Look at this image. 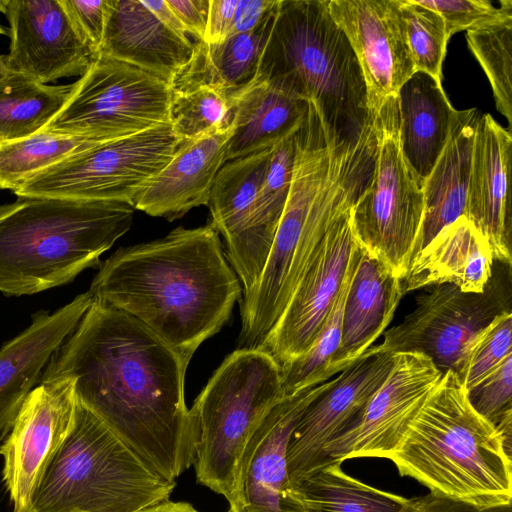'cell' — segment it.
I'll return each instance as SVG.
<instances>
[{
    "instance_id": "1",
    "label": "cell",
    "mask_w": 512,
    "mask_h": 512,
    "mask_svg": "<svg viewBox=\"0 0 512 512\" xmlns=\"http://www.w3.org/2000/svg\"><path fill=\"white\" fill-rule=\"evenodd\" d=\"M187 367L136 319L92 299L39 382L73 379L78 402L150 468L175 481L195 458L196 435L184 398Z\"/></svg>"
},
{
    "instance_id": "2",
    "label": "cell",
    "mask_w": 512,
    "mask_h": 512,
    "mask_svg": "<svg viewBox=\"0 0 512 512\" xmlns=\"http://www.w3.org/2000/svg\"><path fill=\"white\" fill-rule=\"evenodd\" d=\"M88 292L136 319L189 364L228 321L242 286L208 223L118 249L100 263Z\"/></svg>"
},
{
    "instance_id": "3",
    "label": "cell",
    "mask_w": 512,
    "mask_h": 512,
    "mask_svg": "<svg viewBox=\"0 0 512 512\" xmlns=\"http://www.w3.org/2000/svg\"><path fill=\"white\" fill-rule=\"evenodd\" d=\"M294 163L286 204L260 279L240 300L238 349L259 348L314 260L334 221L350 209L373 170L376 138L338 142L308 110L294 135Z\"/></svg>"
},
{
    "instance_id": "4",
    "label": "cell",
    "mask_w": 512,
    "mask_h": 512,
    "mask_svg": "<svg viewBox=\"0 0 512 512\" xmlns=\"http://www.w3.org/2000/svg\"><path fill=\"white\" fill-rule=\"evenodd\" d=\"M429 492L478 507L512 504V459L497 428L443 373L389 459Z\"/></svg>"
},
{
    "instance_id": "5",
    "label": "cell",
    "mask_w": 512,
    "mask_h": 512,
    "mask_svg": "<svg viewBox=\"0 0 512 512\" xmlns=\"http://www.w3.org/2000/svg\"><path fill=\"white\" fill-rule=\"evenodd\" d=\"M121 201L18 197L0 206V292L31 295L67 284L131 227Z\"/></svg>"
},
{
    "instance_id": "6",
    "label": "cell",
    "mask_w": 512,
    "mask_h": 512,
    "mask_svg": "<svg viewBox=\"0 0 512 512\" xmlns=\"http://www.w3.org/2000/svg\"><path fill=\"white\" fill-rule=\"evenodd\" d=\"M255 77L313 103L339 140H358L375 118L361 68L328 0H278Z\"/></svg>"
},
{
    "instance_id": "7",
    "label": "cell",
    "mask_w": 512,
    "mask_h": 512,
    "mask_svg": "<svg viewBox=\"0 0 512 512\" xmlns=\"http://www.w3.org/2000/svg\"><path fill=\"white\" fill-rule=\"evenodd\" d=\"M175 486L77 400L71 430L46 468L30 512H135L168 499Z\"/></svg>"
},
{
    "instance_id": "8",
    "label": "cell",
    "mask_w": 512,
    "mask_h": 512,
    "mask_svg": "<svg viewBox=\"0 0 512 512\" xmlns=\"http://www.w3.org/2000/svg\"><path fill=\"white\" fill-rule=\"evenodd\" d=\"M284 396L280 367L265 351L240 348L224 359L189 409L199 484L230 500L248 438Z\"/></svg>"
},
{
    "instance_id": "9",
    "label": "cell",
    "mask_w": 512,
    "mask_h": 512,
    "mask_svg": "<svg viewBox=\"0 0 512 512\" xmlns=\"http://www.w3.org/2000/svg\"><path fill=\"white\" fill-rule=\"evenodd\" d=\"M375 129L373 170L351 209L352 225L361 248L402 281L417 252L424 197L401 151L396 95L375 113Z\"/></svg>"
},
{
    "instance_id": "10",
    "label": "cell",
    "mask_w": 512,
    "mask_h": 512,
    "mask_svg": "<svg viewBox=\"0 0 512 512\" xmlns=\"http://www.w3.org/2000/svg\"><path fill=\"white\" fill-rule=\"evenodd\" d=\"M169 122L98 143L46 168L13 193L18 197L121 201L136 198L183 144Z\"/></svg>"
},
{
    "instance_id": "11",
    "label": "cell",
    "mask_w": 512,
    "mask_h": 512,
    "mask_svg": "<svg viewBox=\"0 0 512 512\" xmlns=\"http://www.w3.org/2000/svg\"><path fill=\"white\" fill-rule=\"evenodd\" d=\"M170 85L136 66L98 54L43 129L109 141L169 122Z\"/></svg>"
},
{
    "instance_id": "12",
    "label": "cell",
    "mask_w": 512,
    "mask_h": 512,
    "mask_svg": "<svg viewBox=\"0 0 512 512\" xmlns=\"http://www.w3.org/2000/svg\"><path fill=\"white\" fill-rule=\"evenodd\" d=\"M414 309L384 333L381 350L420 353L443 374L459 378L467 351L497 315L511 311L510 293L492 276L481 293L463 292L451 283L436 284L415 298Z\"/></svg>"
},
{
    "instance_id": "13",
    "label": "cell",
    "mask_w": 512,
    "mask_h": 512,
    "mask_svg": "<svg viewBox=\"0 0 512 512\" xmlns=\"http://www.w3.org/2000/svg\"><path fill=\"white\" fill-rule=\"evenodd\" d=\"M334 378L284 396L262 418L238 460L228 512H304L289 481L287 448L305 409Z\"/></svg>"
},
{
    "instance_id": "14",
    "label": "cell",
    "mask_w": 512,
    "mask_h": 512,
    "mask_svg": "<svg viewBox=\"0 0 512 512\" xmlns=\"http://www.w3.org/2000/svg\"><path fill=\"white\" fill-rule=\"evenodd\" d=\"M76 404L68 377L39 382L24 400L0 447L13 512H30L38 484L71 430Z\"/></svg>"
},
{
    "instance_id": "15",
    "label": "cell",
    "mask_w": 512,
    "mask_h": 512,
    "mask_svg": "<svg viewBox=\"0 0 512 512\" xmlns=\"http://www.w3.org/2000/svg\"><path fill=\"white\" fill-rule=\"evenodd\" d=\"M396 353L370 347L334 378L333 384L305 409L287 448V471L291 487L326 464L325 446L349 429L385 383Z\"/></svg>"
},
{
    "instance_id": "16",
    "label": "cell",
    "mask_w": 512,
    "mask_h": 512,
    "mask_svg": "<svg viewBox=\"0 0 512 512\" xmlns=\"http://www.w3.org/2000/svg\"><path fill=\"white\" fill-rule=\"evenodd\" d=\"M442 375L420 353H396L389 377L358 420L325 446L326 463L354 458L389 459Z\"/></svg>"
},
{
    "instance_id": "17",
    "label": "cell",
    "mask_w": 512,
    "mask_h": 512,
    "mask_svg": "<svg viewBox=\"0 0 512 512\" xmlns=\"http://www.w3.org/2000/svg\"><path fill=\"white\" fill-rule=\"evenodd\" d=\"M352 207L330 226L283 313L259 346L280 368L310 348L337 298L358 244L352 225Z\"/></svg>"
},
{
    "instance_id": "18",
    "label": "cell",
    "mask_w": 512,
    "mask_h": 512,
    "mask_svg": "<svg viewBox=\"0 0 512 512\" xmlns=\"http://www.w3.org/2000/svg\"><path fill=\"white\" fill-rule=\"evenodd\" d=\"M10 48L7 71L41 84L82 76L97 54L72 20L62 0H8Z\"/></svg>"
},
{
    "instance_id": "19",
    "label": "cell",
    "mask_w": 512,
    "mask_h": 512,
    "mask_svg": "<svg viewBox=\"0 0 512 512\" xmlns=\"http://www.w3.org/2000/svg\"><path fill=\"white\" fill-rule=\"evenodd\" d=\"M361 68L367 105L376 113L414 74L399 0H328Z\"/></svg>"
},
{
    "instance_id": "20",
    "label": "cell",
    "mask_w": 512,
    "mask_h": 512,
    "mask_svg": "<svg viewBox=\"0 0 512 512\" xmlns=\"http://www.w3.org/2000/svg\"><path fill=\"white\" fill-rule=\"evenodd\" d=\"M512 135L490 114L478 120L464 216L488 239L494 260L511 266Z\"/></svg>"
},
{
    "instance_id": "21",
    "label": "cell",
    "mask_w": 512,
    "mask_h": 512,
    "mask_svg": "<svg viewBox=\"0 0 512 512\" xmlns=\"http://www.w3.org/2000/svg\"><path fill=\"white\" fill-rule=\"evenodd\" d=\"M92 303L87 291L53 313L38 311L31 324L0 349V441L10 432L50 357L75 329Z\"/></svg>"
},
{
    "instance_id": "22",
    "label": "cell",
    "mask_w": 512,
    "mask_h": 512,
    "mask_svg": "<svg viewBox=\"0 0 512 512\" xmlns=\"http://www.w3.org/2000/svg\"><path fill=\"white\" fill-rule=\"evenodd\" d=\"M232 123L184 141L168 164L134 202L148 215L169 221L208 205L213 182L225 162Z\"/></svg>"
},
{
    "instance_id": "23",
    "label": "cell",
    "mask_w": 512,
    "mask_h": 512,
    "mask_svg": "<svg viewBox=\"0 0 512 512\" xmlns=\"http://www.w3.org/2000/svg\"><path fill=\"white\" fill-rule=\"evenodd\" d=\"M193 43L141 0H110L99 54L147 71L169 85L189 60Z\"/></svg>"
},
{
    "instance_id": "24",
    "label": "cell",
    "mask_w": 512,
    "mask_h": 512,
    "mask_svg": "<svg viewBox=\"0 0 512 512\" xmlns=\"http://www.w3.org/2000/svg\"><path fill=\"white\" fill-rule=\"evenodd\" d=\"M403 295L401 279L362 249L345 300L341 343L331 366L335 375L385 332Z\"/></svg>"
},
{
    "instance_id": "25",
    "label": "cell",
    "mask_w": 512,
    "mask_h": 512,
    "mask_svg": "<svg viewBox=\"0 0 512 512\" xmlns=\"http://www.w3.org/2000/svg\"><path fill=\"white\" fill-rule=\"evenodd\" d=\"M494 256L488 239L465 216L443 228L412 261L403 293L442 283L481 293L492 276Z\"/></svg>"
},
{
    "instance_id": "26",
    "label": "cell",
    "mask_w": 512,
    "mask_h": 512,
    "mask_svg": "<svg viewBox=\"0 0 512 512\" xmlns=\"http://www.w3.org/2000/svg\"><path fill=\"white\" fill-rule=\"evenodd\" d=\"M402 154L422 186L449 139L456 110L441 82L416 71L397 95Z\"/></svg>"
},
{
    "instance_id": "27",
    "label": "cell",
    "mask_w": 512,
    "mask_h": 512,
    "mask_svg": "<svg viewBox=\"0 0 512 512\" xmlns=\"http://www.w3.org/2000/svg\"><path fill=\"white\" fill-rule=\"evenodd\" d=\"M480 116L476 108L456 110L446 146L422 186L424 212L415 257L443 228L464 216L473 140Z\"/></svg>"
},
{
    "instance_id": "28",
    "label": "cell",
    "mask_w": 512,
    "mask_h": 512,
    "mask_svg": "<svg viewBox=\"0 0 512 512\" xmlns=\"http://www.w3.org/2000/svg\"><path fill=\"white\" fill-rule=\"evenodd\" d=\"M233 133L225 161L274 146L300 127L308 102L256 78L229 94Z\"/></svg>"
},
{
    "instance_id": "29",
    "label": "cell",
    "mask_w": 512,
    "mask_h": 512,
    "mask_svg": "<svg viewBox=\"0 0 512 512\" xmlns=\"http://www.w3.org/2000/svg\"><path fill=\"white\" fill-rule=\"evenodd\" d=\"M272 149L267 147L229 161L217 173L208 202L210 224L223 236L242 287L248 273L251 213Z\"/></svg>"
},
{
    "instance_id": "30",
    "label": "cell",
    "mask_w": 512,
    "mask_h": 512,
    "mask_svg": "<svg viewBox=\"0 0 512 512\" xmlns=\"http://www.w3.org/2000/svg\"><path fill=\"white\" fill-rule=\"evenodd\" d=\"M274 13L256 30L230 36L220 43H193L189 60L170 83L171 91L212 85L230 94L250 83L256 75Z\"/></svg>"
},
{
    "instance_id": "31",
    "label": "cell",
    "mask_w": 512,
    "mask_h": 512,
    "mask_svg": "<svg viewBox=\"0 0 512 512\" xmlns=\"http://www.w3.org/2000/svg\"><path fill=\"white\" fill-rule=\"evenodd\" d=\"M294 134L273 146L257 191L249 226L248 273L243 298L255 289L288 197L294 163Z\"/></svg>"
},
{
    "instance_id": "32",
    "label": "cell",
    "mask_w": 512,
    "mask_h": 512,
    "mask_svg": "<svg viewBox=\"0 0 512 512\" xmlns=\"http://www.w3.org/2000/svg\"><path fill=\"white\" fill-rule=\"evenodd\" d=\"M331 461L307 476L296 489L304 512H399L405 497L372 487Z\"/></svg>"
},
{
    "instance_id": "33",
    "label": "cell",
    "mask_w": 512,
    "mask_h": 512,
    "mask_svg": "<svg viewBox=\"0 0 512 512\" xmlns=\"http://www.w3.org/2000/svg\"><path fill=\"white\" fill-rule=\"evenodd\" d=\"M72 84L50 86L7 72L0 82V142L43 130L67 102Z\"/></svg>"
},
{
    "instance_id": "34",
    "label": "cell",
    "mask_w": 512,
    "mask_h": 512,
    "mask_svg": "<svg viewBox=\"0 0 512 512\" xmlns=\"http://www.w3.org/2000/svg\"><path fill=\"white\" fill-rule=\"evenodd\" d=\"M361 251V246L357 244L337 298L310 348L280 368L285 396L309 386L319 385L335 376L331 366L341 343L345 300Z\"/></svg>"
},
{
    "instance_id": "35",
    "label": "cell",
    "mask_w": 512,
    "mask_h": 512,
    "mask_svg": "<svg viewBox=\"0 0 512 512\" xmlns=\"http://www.w3.org/2000/svg\"><path fill=\"white\" fill-rule=\"evenodd\" d=\"M101 142L104 141L45 130L0 142V188L14 192L36 173Z\"/></svg>"
},
{
    "instance_id": "36",
    "label": "cell",
    "mask_w": 512,
    "mask_h": 512,
    "mask_svg": "<svg viewBox=\"0 0 512 512\" xmlns=\"http://www.w3.org/2000/svg\"><path fill=\"white\" fill-rule=\"evenodd\" d=\"M467 44L483 68L497 110L512 127V9L499 18L466 31Z\"/></svg>"
},
{
    "instance_id": "37",
    "label": "cell",
    "mask_w": 512,
    "mask_h": 512,
    "mask_svg": "<svg viewBox=\"0 0 512 512\" xmlns=\"http://www.w3.org/2000/svg\"><path fill=\"white\" fill-rule=\"evenodd\" d=\"M231 122L229 93L224 89L204 85L171 91L169 123L179 139L192 140Z\"/></svg>"
},
{
    "instance_id": "38",
    "label": "cell",
    "mask_w": 512,
    "mask_h": 512,
    "mask_svg": "<svg viewBox=\"0 0 512 512\" xmlns=\"http://www.w3.org/2000/svg\"><path fill=\"white\" fill-rule=\"evenodd\" d=\"M399 10L415 72L441 82L449 41L443 18L416 0H399Z\"/></svg>"
},
{
    "instance_id": "39",
    "label": "cell",
    "mask_w": 512,
    "mask_h": 512,
    "mask_svg": "<svg viewBox=\"0 0 512 512\" xmlns=\"http://www.w3.org/2000/svg\"><path fill=\"white\" fill-rule=\"evenodd\" d=\"M512 354V314L497 315L472 341L460 381L466 390L478 384L508 355Z\"/></svg>"
},
{
    "instance_id": "40",
    "label": "cell",
    "mask_w": 512,
    "mask_h": 512,
    "mask_svg": "<svg viewBox=\"0 0 512 512\" xmlns=\"http://www.w3.org/2000/svg\"><path fill=\"white\" fill-rule=\"evenodd\" d=\"M467 396L475 411L495 427L512 418V354L468 389Z\"/></svg>"
},
{
    "instance_id": "41",
    "label": "cell",
    "mask_w": 512,
    "mask_h": 512,
    "mask_svg": "<svg viewBox=\"0 0 512 512\" xmlns=\"http://www.w3.org/2000/svg\"><path fill=\"white\" fill-rule=\"evenodd\" d=\"M443 18L447 35L467 31L499 18L512 9L511 0H501L496 8L489 0H416Z\"/></svg>"
},
{
    "instance_id": "42",
    "label": "cell",
    "mask_w": 512,
    "mask_h": 512,
    "mask_svg": "<svg viewBox=\"0 0 512 512\" xmlns=\"http://www.w3.org/2000/svg\"><path fill=\"white\" fill-rule=\"evenodd\" d=\"M77 28L98 55L108 18L110 0H62Z\"/></svg>"
},
{
    "instance_id": "43",
    "label": "cell",
    "mask_w": 512,
    "mask_h": 512,
    "mask_svg": "<svg viewBox=\"0 0 512 512\" xmlns=\"http://www.w3.org/2000/svg\"><path fill=\"white\" fill-rule=\"evenodd\" d=\"M399 512H512V504L478 507L429 492L423 496L405 498Z\"/></svg>"
},
{
    "instance_id": "44",
    "label": "cell",
    "mask_w": 512,
    "mask_h": 512,
    "mask_svg": "<svg viewBox=\"0 0 512 512\" xmlns=\"http://www.w3.org/2000/svg\"><path fill=\"white\" fill-rule=\"evenodd\" d=\"M278 0H238L229 37L259 28L275 11Z\"/></svg>"
},
{
    "instance_id": "45",
    "label": "cell",
    "mask_w": 512,
    "mask_h": 512,
    "mask_svg": "<svg viewBox=\"0 0 512 512\" xmlns=\"http://www.w3.org/2000/svg\"><path fill=\"white\" fill-rule=\"evenodd\" d=\"M186 32L203 41L209 11V0H166Z\"/></svg>"
},
{
    "instance_id": "46",
    "label": "cell",
    "mask_w": 512,
    "mask_h": 512,
    "mask_svg": "<svg viewBox=\"0 0 512 512\" xmlns=\"http://www.w3.org/2000/svg\"><path fill=\"white\" fill-rule=\"evenodd\" d=\"M237 2L238 0H209L204 42L215 44L229 37Z\"/></svg>"
},
{
    "instance_id": "47",
    "label": "cell",
    "mask_w": 512,
    "mask_h": 512,
    "mask_svg": "<svg viewBox=\"0 0 512 512\" xmlns=\"http://www.w3.org/2000/svg\"><path fill=\"white\" fill-rule=\"evenodd\" d=\"M144 4L164 23L174 30L187 34L185 28L178 20L174 12L168 6L166 0L144 1Z\"/></svg>"
},
{
    "instance_id": "48",
    "label": "cell",
    "mask_w": 512,
    "mask_h": 512,
    "mask_svg": "<svg viewBox=\"0 0 512 512\" xmlns=\"http://www.w3.org/2000/svg\"><path fill=\"white\" fill-rule=\"evenodd\" d=\"M135 512H199L192 504L186 501H172L169 498L145 506Z\"/></svg>"
},
{
    "instance_id": "49",
    "label": "cell",
    "mask_w": 512,
    "mask_h": 512,
    "mask_svg": "<svg viewBox=\"0 0 512 512\" xmlns=\"http://www.w3.org/2000/svg\"><path fill=\"white\" fill-rule=\"evenodd\" d=\"M7 72L4 58L0 57V82L6 77Z\"/></svg>"
},
{
    "instance_id": "50",
    "label": "cell",
    "mask_w": 512,
    "mask_h": 512,
    "mask_svg": "<svg viewBox=\"0 0 512 512\" xmlns=\"http://www.w3.org/2000/svg\"><path fill=\"white\" fill-rule=\"evenodd\" d=\"M6 3H7V1H0V11L2 13H5Z\"/></svg>"
},
{
    "instance_id": "51",
    "label": "cell",
    "mask_w": 512,
    "mask_h": 512,
    "mask_svg": "<svg viewBox=\"0 0 512 512\" xmlns=\"http://www.w3.org/2000/svg\"><path fill=\"white\" fill-rule=\"evenodd\" d=\"M4 33V29L0 26V34Z\"/></svg>"
}]
</instances>
